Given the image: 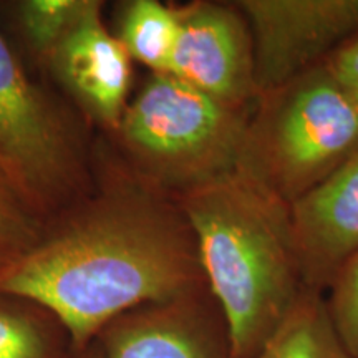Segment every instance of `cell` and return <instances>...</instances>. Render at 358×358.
<instances>
[{"mask_svg": "<svg viewBox=\"0 0 358 358\" xmlns=\"http://www.w3.org/2000/svg\"><path fill=\"white\" fill-rule=\"evenodd\" d=\"M254 358H353L330 317L325 294L303 289Z\"/></svg>", "mask_w": 358, "mask_h": 358, "instance_id": "cell-11", "label": "cell"}, {"mask_svg": "<svg viewBox=\"0 0 358 358\" xmlns=\"http://www.w3.org/2000/svg\"><path fill=\"white\" fill-rule=\"evenodd\" d=\"M178 203L229 327L232 358H254L306 289L289 204L236 173Z\"/></svg>", "mask_w": 358, "mask_h": 358, "instance_id": "cell-2", "label": "cell"}, {"mask_svg": "<svg viewBox=\"0 0 358 358\" xmlns=\"http://www.w3.org/2000/svg\"><path fill=\"white\" fill-rule=\"evenodd\" d=\"M115 35L131 60L148 66L151 73H168L178 38L174 6H164L158 0L124 2Z\"/></svg>", "mask_w": 358, "mask_h": 358, "instance_id": "cell-13", "label": "cell"}, {"mask_svg": "<svg viewBox=\"0 0 358 358\" xmlns=\"http://www.w3.org/2000/svg\"><path fill=\"white\" fill-rule=\"evenodd\" d=\"M327 292L335 329L353 358H358V252L338 272Z\"/></svg>", "mask_w": 358, "mask_h": 358, "instance_id": "cell-16", "label": "cell"}, {"mask_svg": "<svg viewBox=\"0 0 358 358\" xmlns=\"http://www.w3.org/2000/svg\"><path fill=\"white\" fill-rule=\"evenodd\" d=\"M75 358H105V353H103V348L96 338L92 345L85 348L83 352H80Z\"/></svg>", "mask_w": 358, "mask_h": 358, "instance_id": "cell-18", "label": "cell"}, {"mask_svg": "<svg viewBox=\"0 0 358 358\" xmlns=\"http://www.w3.org/2000/svg\"><path fill=\"white\" fill-rule=\"evenodd\" d=\"M42 219L30 211L0 176V268L17 261L43 236Z\"/></svg>", "mask_w": 358, "mask_h": 358, "instance_id": "cell-15", "label": "cell"}, {"mask_svg": "<svg viewBox=\"0 0 358 358\" xmlns=\"http://www.w3.org/2000/svg\"><path fill=\"white\" fill-rule=\"evenodd\" d=\"M87 3L88 0H24L17 3V20L30 48L47 60Z\"/></svg>", "mask_w": 358, "mask_h": 358, "instance_id": "cell-14", "label": "cell"}, {"mask_svg": "<svg viewBox=\"0 0 358 358\" xmlns=\"http://www.w3.org/2000/svg\"><path fill=\"white\" fill-rule=\"evenodd\" d=\"M98 342L105 358H232L229 327L208 285L123 313Z\"/></svg>", "mask_w": 358, "mask_h": 358, "instance_id": "cell-8", "label": "cell"}, {"mask_svg": "<svg viewBox=\"0 0 358 358\" xmlns=\"http://www.w3.org/2000/svg\"><path fill=\"white\" fill-rule=\"evenodd\" d=\"M324 65L348 95L358 103V37L343 45Z\"/></svg>", "mask_w": 358, "mask_h": 358, "instance_id": "cell-17", "label": "cell"}, {"mask_svg": "<svg viewBox=\"0 0 358 358\" xmlns=\"http://www.w3.org/2000/svg\"><path fill=\"white\" fill-rule=\"evenodd\" d=\"M254 42L257 95L325 64L358 37V0H239Z\"/></svg>", "mask_w": 358, "mask_h": 358, "instance_id": "cell-6", "label": "cell"}, {"mask_svg": "<svg viewBox=\"0 0 358 358\" xmlns=\"http://www.w3.org/2000/svg\"><path fill=\"white\" fill-rule=\"evenodd\" d=\"M48 65L80 106L116 131L128 106L131 57L101 20V2L88 0L77 22L57 43Z\"/></svg>", "mask_w": 358, "mask_h": 358, "instance_id": "cell-9", "label": "cell"}, {"mask_svg": "<svg viewBox=\"0 0 358 358\" xmlns=\"http://www.w3.org/2000/svg\"><path fill=\"white\" fill-rule=\"evenodd\" d=\"M254 105H227L171 73H150L115 133L129 171L178 201L236 171Z\"/></svg>", "mask_w": 358, "mask_h": 358, "instance_id": "cell-4", "label": "cell"}, {"mask_svg": "<svg viewBox=\"0 0 358 358\" xmlns=\"http://www.w3.org/2000/svg\"><path fill=\"white\" fill-rule=\"evenodd\" d=\"M289 209L303 285L325 294L358 252V151Z\"/></svg>", "mask_w": 358, "mask_h": 358, "instance_id": "cell-10", "label": "cell"}, {"mask_svg": "<svg viewBox=\"0 0 358 358\" xmlns=\"http://www.w3.org/2000/svg\"><path fill=\"white\" fill-rule=\"evenodd\" d=\"M206 285L181 206L129 169L0 268V292L52 313L75 355L123 313Z\"/></svg>", "mask_w": 358, "mask_h": 358, "instance_id": "cell-1", "label": "cell"}, {"mask_svg": "<svg viewBox=\"0 0 358 358\" xmlns=\"http://www.w3.org/2000/svg\"><path fill=\"white\" fill-rule=\"evenodd\" d=\"M358 151V103L317 65L257 96L236 174L292 204Z\"/></svg>", "mask_w": 358, "mask_h": 358, "instance_id": "cell-3", "label": "cell"}, {"mask_svg": "<svg viewBox=\"0 0 358 358\" xmlns=\"http://www.w3.org/2000/svg\"><path fill=\"white\" fill-rule=\"evenodd\" d=\"M69 335L37 303L0 292V358H75Z\"/></svg>", "mask_w": 358, "mask_h": 358, "instance_id": "cell-12", "label": "cell"}, {"mask_svg": "<svg viewBox=\"0 0 358 358\" xmlns=\"http://www.w3.org/2000/svg\"><path fill=\"white\" fill-rule=\"evenodd\" d=\"M0 176L43 219L83 182L78 141L65 116L32 83L0 34Z\"/></svg>", "mask_w": 358, "mask_h": 358, "instance_id": "cell-5", "label": "cell"}, {"mask_svg": "<svg viewBox=\"0 0 358 358\" xmlns=\"http://www.w3.org/2000/svg\"><path fill=\"white\" fill-rule=\"evenodd\" d=\"M178 38L168 73L206 95L234 106L257 101L254 42L234 2L174 6Z\"/></svg>", "mask_w": 358, "mask_h": 358, "instance_id": "cell-7", "label": "cell"}]
</instances>
